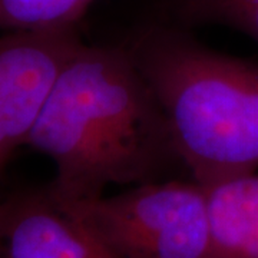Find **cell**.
<instances>
[{
	"label": "cell",
	"mask_w": 258,
	"mask_h": 258,
	"mask_svg": "<svg viewBox=\"0 0 258 258\" xmlns=\"http://www.w3.org/2000/svg\"><path fill=\"white\" fill-rule=\"evenodd\" d=\"M25 145L53 162L50 185L72 201L98 198L109 185L159 181L181 162L131 50L85 42L59 75Z\"/></svg>",
	"instance_id": "obj_1"
},
{
	"label": "cell",
	"mask_w": 258,
	"mask_h": 258,
	"mask_svg": "<svg viewBox=\"0 0 258 258\" xmlns=\"http://www.w3.org/2000/svg\"><path fill=\"white\" fill-rule=\"evenodd\" d=\"M174 5L188 23L227 26L258 42V0H174Z\"/></svg>",
	"instance_id": "obj_8"
},
{
	"label": "cell",
	"mask_w": 258,
	"mask_h": 258,
	"mask_svg": "<svg viewBox=\"0 0 258 258\" xmlns=\"http://www.w3.org/2000/svg\"><path fill=\"white\" fill-rule=\"evenodd\" d=\"M82 43L79 28L0 32V158L25 145L59 75Z\"/></svg>",
	"instance_id": "obj_4"
},
{
	"label": "cell",
	"mask_w": 258,
	"mask_h": 258,
	"mask_svg": "<svg viewBox=\"0 0 258 258\" xmlns=\"http://www.w3.org/2000/svg\"><path fill=\"white\" fill-rule=\"evenodd\" d=\"M131 53L195 182L257 172L258 69L171 30L144 35Z\"/></svg>",
	"instance_id": "obj_2"
},
{
	"label": "cell",
	"mask_w": 258,
	"mask_h": 258,
	"mask_svg": "<svg viewBox=\"0 0 258 258\" xmlns=\"http://www.w3.org/2000/svg\"><path fill=\"white\" fill-rule=\"evenodd\" d=\"M95 0H0V32L79 28Z\"/></svg>",
	"instance_id": "obj_7"
},
{
	"label": "cell",
	"mask_w": 258,
	"mask_h": 258,
	"mask_svg": "<svg viewBox=\"0 0 258 258\" xmlns=\"http://www.w3.org/2000/svg\"><path fill=\"white\" fill-rule=\"evenodd\" d=\"M215 235L225 258H258V171L208 189Z\"/></svg>",
	"instance_id": "obj_6"
},
{
	"label": "cell",
	"mask_w": 258,
	"mask_h": 258,
	"mask_svg": "<svg viewBox=\"0 0 258 258\" xmlns=\"http://www.w3.org/2000/svg\"><path fill=\"white\" fill-rule=\"evenodd\" d=\"M69 201L122 258H225L208 188L194 179L152 181L111 197Z\"/></svg>",
	"instance_id": "obj_3"
},
{
	"label": "cell",
	"mask_w": 258,
	"mask_h": 258,
	"mask_svg": "<svg viewBox=\"0 0 258 258\" xmlns=\"http://www.w3.org/2000/svg\"><path fill=\"white\" fill-rule=\"evenodd\" d=\"M0 258H122L50 184L0 201Z\"/></svg>",
	"instance_id": "obj_5"
}]
</instances>
